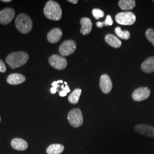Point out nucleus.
Returning a JSON list of instances; mask_svg holds the SVG:
<instances>
[{
	"mask_svg": "<svg viewBox=\"0 0 154 154\" xmlns=\"http://www.w3.org/2000/svg\"><path fill=\"white\" fill-rule=\"evenodd\" d=\"M45 16L48 18L53 21H59L61 20L62 11L61 6L57 2L49 1L44 9Z\"/></svg>",
	"mask_w": 154,
	"mask_h": 154,
	"instance_id": "f257e3e1",
	"label": "nucleus"
},
{
	"mask_svg": "<svg viewBox=\"0 0 154 154\" xmlns=\"http://www.w3.org/2000/svg\"><path fill=\"white\" fill-rule=\"evenodd\" d=\"M29 60V55L23 51L14 52L6 58V62L11 69H16L25 65Z\"/></svg>",
	"mask_w": 154,
	"mask_h": 154,
	"instance_id": "f03ea898",
	"label": "nucleus"
},
{
	"mask_svg": "<svg viewBox=\"0 0 154 154\" xmlns=\"http://www.w3.org/2000/svg\"><path fill=\"white\" fill-rule=\"evenodd\" d=\"M15 23L18 30L23 34L29 33L33 27V22L31 18L27 14L23 13L18 15Z\"/></svg>",
	"mask_w": 154,
	"mask_h": 154,
	"instance_id": "7ed1b4c3",
	"label": "nucleus"
},
{
	"mask_svg": "<svg viewBox=\"0 0 154 154\" xmlns=\"http://www.w3.org/2000/svg\"><path fill=\"white\" fill-rule=\"evenodd\" d=\"M67 119L70 124L74 127H79L83 123L82 113L81 110L79 109L70 110L68 113Z\"/></svg>",
	"mask_w": 154,
	"mask_h": 154,
	"instance_id": "20e7f679",
	"label": "nucleus"
},
{
	"mask_svg": "<svg viewBox=\"0 0 154 154\" xmlns=\"http://www.w3.org/2000/svg\"><path fill=\"white\" fill-rule=\"evenodd\" d=\"M116 22L122 25H132L136 21L135 14L130 11L122 12L116 16Z\"/></svg>",
	"mask_w": 154,
	"mask_h": 154,
	"instance_id": "39448f33",
	"label": "nucleus"
},
{
	"mask_svg": "<svg viewBox=\"0 0 154 154\" xmlns=\"http://www.w3.org/2000/svg\"><path fill=\"white\" fill-rule=\"evenodd\" d=\"M77 45L73 40L64 41L59 48V52L62 56L66 57L72 54L76 50Z\"/></svg>",
	"mask_w": 154,
	"mask_h": 154,
	"instance_id": "423d86ee",
	"label": "nucleus"
},
{
	"mask_svg": "<svg viewBox=\"0 0 154 154\" xmlns=\"http://www.w3.org/2000/svg\"><path fill=\"white\" fill-rule=\"evenodd\" d=\"M50 65L55 69L63 70L65 69L67 65L66 59L60 55L54 54L50 57L49 60Z\"/></svg>",
	"mask_w": 154,
	"mask_h": 154,
	"instance_id": "0eeeda50",
	"label": "nucleus"
},
{
	"mask_svg": "<svg viewBox=\"0 0 154 154\" xmlns=\"http://www.w3.org/2000/svg\"><path fill=\"white\" fill-rule=\"evenodd\" d=\"M151 91L149 88L142 87L135 89L132 94V99L135 101L140 102L147 99L149 97Z\"/></svg>",
	"mask_w": 154,
	"mask_h": 154,
	"instance_id": "6e6552de",
	"label": "nucleus"
},
{
	"mask_svg": "<svg viewBox=\"0 0 154 154\" xmlns=\"http://www.w3.org/2000/svg\"><path fill=\"white\" fill-rule=\"evenodd\" d=\"M15 16V11L10 8H6L0 11V23L7 25L11 22Z\"/></svg>",
	"mask_w": 154,
	"mask_h": 154,
	"instance_id": "1a4fd4ad",
	"label": "nucleus"
},
{
	"mask_svg": "<svg viewBox=\"0 0 154 154\" xmlns=\"http://www.w3.org/2000/svg\"><path fill=\"white\" fill-rule=\"evenodd\" d=\"M134 130L135 132L144 136L154 138V127L152 126L143 124L138 125L134 127Z\"/></svg>",
	"mask_w": 154,
	"mask_h": 154,
	"instance_id": "9d476101",
	"label": "nucleus"
},
{
	"mask_svg": "<svg viewBox=\"0 0 154 154\" xmlns=\"http://www.w3.org/2000/svg\"><path fill=\"white\" fill-rule=\"evenodd\" d=\"M100 88L105 94H109L111 91L112 83L110 77L107 74H103L100 78Z\"/></svg>",
	"mask_w": 154,
	"mask_h": 154,
	"instance_id": "9b49d317",
	"label": "nucleus"
},
{
	"mask_svg": "<svg viewBox=\"0 0 154 154\" xmlns=\"http://www.w3.org/2000/svg\"><path fill=\"white\" fill-rule=\"evenodd\" d=\"M62 36V32L59 28H54L51 30L47 35L48 41L51 44L58 42Z\"/></svg>",
	"mask_w": 154,
	"mask_h": 154,
	"instance_id": "f8f14e48",
	"label": "nucleus"
},
{
	"mask_svg": "<svg viewBox=\"0 0 154 154\" xmlns=\"http://www.w3.org/2000/svg\"><path fill=\"white\" fill-rule=\"evenodd\" d=\"M26 80V78L21 74L14 73L10 74L7 78V82L10 85H16L24 82Z\"/></svg>",
	"mask_w": 154,
	"mask_h": 154,
	"instance_id": "ddd939ff",
	"label": "nucleus"
},
{
	"mask_svg": "<svg viewBox=\"0 0 154 154\" xmlns=\"http://www.w3.org/2000/svg\"><path fill=\"white\" fill-rule=\"evenodd\" d=\"M80 23L81 25V33L83 35H86L91 32L93 28V23L88 18H82L80 21Z\"/></svg>",
	"mask_w": 154,
	"mask_h": 154,
	"instance_id": "4468645a",
	"label": "nucleus"
},
{
	"mask_svg": "<svg viewBox=\"0 0 154 154\" xmlns=\"http://www.w3.org/2000/svg\"><path fill=\"white\" fill-rule=\"evenodd\" d=\"M11 147L18 151H23L27 149L28 144L27 142L21 138H14L11 141Z\"/></svg>",
	"mask_w": 154,
	"mask_h": 154,
	"instance_id": "2eb2a0df",
	"label": "nucleus"
},
{
	"mask_svg": "<svg viewBox=\"0 0 154 154\" xmlns=\"http://www.w3.org/2000/svg\"><path fill=\"white\" fill-rule=\"evenodd\" d=\"M143 72L150 73L154 72V57H151L144 61L141 66Z\"/></svg>",
	"mask_w": 154,
	"mask_h": 154,
	"instance_id": "dca6fc26",
	"label": "nucleus"
},
{
	"mask_svg": "<svg viewBox=\"0 0 154 154\" xmlns=\"http://www.w3.org/2000/svg\"><path fill=\"white\" fill-rule=\"evenodd\" d=\"M105 41L108 44L113 48H119L121 46V41L113 34H109L106 35Z\"/></svg>",
	"mask_w": 154,
	"mask_h": 154,
	"instance_id": "f3484780",
	"label": "nucleus"
},
{
	"mask_svg": "<svg viewBox=\"0 0 154 154\" xmlns=\"http://www.w3.org/2000/svg\"><path fill=\"white\" fill-rule=\"evenodd\" d=\"M64 151V146L60 144H52L46 149L48 154H60Z\"/></svg>",
	"mask_w": 154,
	"mask_h": 154,
	"instance_id": "a211bd4d",
	"label": "nucleus"
},
{
	"mask_svg": "<svg viewBox=\"0 0 154 154\" xmlns=\"http://www.w3.org/2000/svg\"><path fill=\"white\" fill-rule=\"evenodd\" d=\"M118 5L122 10H131L136 5V2L134 0H120Z\"/></svg>",
	"mask_w": 154,
	"mask_h": 154,
	"instance_id": "6ab92c4d",
	"label": "nucleus"
},
{
	"mask_svg": "<svg viewBox=\"0 0 154 154\" xmlns=\"http://www.w3.org/2000/svg\"><path fill=\"white\" fill-rule=\"evenodd\" d=\"M81 93L82 90L81 88H78L75 89L68 97V100L69 102L72 104H76L78 103Z\"/></svg>",
	"mask_w": 154,
	"mask_h": 154,
	"instance_id": "aec40b11",
	"label": "nucleus"
},
{
	"mask_svg": "<svg viewBox=\"0 0 154 154\" xmlns=\"http://www.w3.org/2000/svg\"><path fill=\"white\" fill-rule=\"evenodd\" d=\"M115 32L116 34L121 38L123 39H128L130 37V32L127 30L126 31L122 30L121 28L119 26L116 27L115 29Z\"/></svg>",
	"mask_w": 154,
	"mask_h": 154,
	"instance_id": "412c9836",
	"label": "nucleus"
},
{
	"mask_svg": "<svg viewBox=\"0 0 154 154\" xmlns=\"http://www.w3.org/2000/svg\"><path fill=\"white\" fill-rule=\"evenodd\" d=\"M113 24V21L110 15H107L104 22H97L96 23L97 26L98 28H102L103 26H111Z\"/></svg>",
	"mask_w": 154,
	"mask_h": 154,
	"instance_id": "4be33fe9",
	"label": "nucleus"
},
{
	"mask_svg": "<svg viewBox=\"0 0 154 154\" xmlns=\"http://www.w3.org/2000/svg\"><path fill=\"white\" fill-rule=\"evenodd\" d=\"M146 36L149 42L154 45V29H148L146 32Z\"/></svg>",
	"mask_w": 154,
	"mask_h": 154,
	"instance_id": "5701e85b",
	"label": "nucleus"
},
{
	"mask_svg": "<svg viewBox=\"0 0 154 154\" xmlns=\"http://www.w3.org/2000/svg\"><path fill=\"white\" fill-rule=\"evenodd\" d=\"M92 13H93V16L97 20H99L100 18H103L105 16L104 12L98 9H94Z\"/></svg>",
	"mask_w": 154,
	"mask_h": 154,
	"instance_id": "b1692460",
	"label": "nucleus"
},
{
	"mask_svg": "<svg viewBox=\"0 0 154 154\" xmlns=\"http://www.w3.org/2000/svg\"><path fill=\"white\" fill-rule=\"evenodd\" d=\"M70 91V89L69 88V87L67 85L64 88L62 89V91H60V95L61 97H65V96H66L67 94L69 93Z\"/></svg>",
	"mask_w": 154,
	"mask_h": 154,
	"instance_id": "393cba45",
	"label": "nucleus"
},
{
	"mask_svg": "<svg viewBox=\"0 0 154 154\" xmlns=\"http://www.w3.org/2000/svg\"><path fill=\"white\" fill-rule=\"evenodd\" d=\"M6 71V67L4 62L0 60V72H5Z\"/></svg>",
	"mask_w": 154,
	"mask_h": 154,
	"instance_id": "a878e982",
	"label": "nucleus"
},
{
	"mask_svg": "<svg viewBox=\"0 0 154 154\" xmlns=\"http://www.w3.org/2000/svg\"><path fill=\"white\" fill-rule=\"evenodd\" d=\"M63 83V81L62 80H59V81H54V82H53V83L51 84V85L53 88L57 89L58 87H59V83Z\"/></svg>",
	"mask_w": 154,
	"mask_h": 154,
	"instance_id": "bb28decb",
	"label": "nucleus"
},
{
	"mask_svg": "<svg viewBox=\"0 0 154 154\" xmlns=\"http://www.w3.org/2000/svg\"><path fill=\"white\" fill-rule=\"evenodd\" d=\"M50 91L52 94H55L57 91V89H56V88L53 87L52 88H51V89H50Z\"/></svg>",
	"mask_w": 154,
	"mask_h": 154,
	"instance_id": "cd10ccee",
	"label": "nucleus"
},
{
	"mask_svg": "<svg viewBox=\"0 0 154 154\" xmlns=\"http://www.w3.org/2000/svg\"><path fill=\"white\" fill-rule=\"evenodd\" d=\"M68 1L69 2H71L72 4H77V2H78L77 0H68Z\"/></svg>",
	"mask_w": 154,
	"mask_h": 154,
	"instance_id": "c85d7f7f",
	"label": "nucleus"
},
{
	"mask_svg": "<svg viewBox=\"0 0 154 154\" xmlns=\"http://www.w3.org/2000/svg\"><path fill=\"white\" fill-rule=\"evenodd\" d=\"M2 2H11V0H2L1 1Z\"/></svg>",
	"mask_w": 154,
	"mask_h": 154,
	"instance_id": "c756f323",
	"label": "nucleus"
},
{
	"mask_svg": "<svg viewBox=\"0 0 154 154\" xmlns=\"http://www.w3.org/2000/svg\"><path fill=\"white\" fill-rule=\"evenodd\" d=\"M64 83H65V84L66 85V86H67V83L66 82H64Z\"/></svg>",
	"mask_w": 154,
	"mask_h": 154,
	"instance_id": "7c9ffc66",
	"label": "nucleus"
},
{
	"mask_svg": "<svg viewBox=\"0 0 154 154\" xmlns=\"http://www.w3.org/2000/svg\"><path fill=\"white\" fill-rule=\"evenodd\" d=\"M0 122H1V117H0Z\"/></svg>",
	"mask_w": 154,
	"mask_h": 154,
	"instance_id": "2f4dec72",
	"label": "nucleus"
},
{
	"mask_svg": "<svg viewBox=\"0 0 154 154\" xmlns=\"http://www.w3.org/2000/svg\"><path fill=\"white\" fill-rule=\"evenodd\" d=\"M153 2H154V1H153Z\"/></svg>",
	"mask_w": 154,
	"mask_h": 154,
	"instance_id": "473e14b6",
	"label": "nucleus"
}]
</instances>
